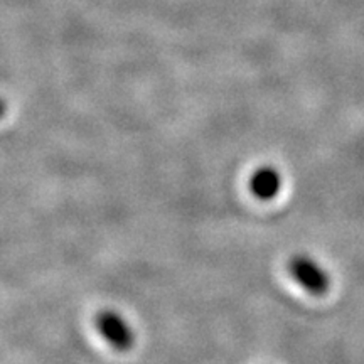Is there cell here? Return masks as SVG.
<instances>
[{
    "label": "cell",
    "mask_w": 364,
    "mask_h": 364,
    "mask_svg": "<svg viewBox=\"0 0 364 364\" xmlns=\"http://www.w3.org/2000/svg\"><path fill=\"white\" fill-rule=\"evenodd\" d=\"M290 273L295 279V282L300 287L307 290V292L321 295L326 294L327 289H329L331 280L327 272L322 268L316 260H312L311 257H306V255H297V257L292 258L289 267Z\"/></svg>",
    "instance_id": "obj_1"
},
{
    "label": "cell",
    "mask_w": 364,
    "mask_h": 364,
    "mask_svg": "<svg viewBox=\"0 0 364 364\" xmlns=\"http://www.w3.org/2000/svg\"><path fill=\"white\" fill-rule=\"evenodd\" d=\"M98 331L105 339L117 349H129L134 344V332L129 322L120 314L107 311L102 312L97 318Z\"/></svg>",
    "instance_id": "obj_2"
},
{
    "label": "cell",
    "mask_w": 364,
    "mask_h": 364,
    "mask_svg": "<svg viewBox=\"0 0 364 364\" xmlns=\"http://www.w3.org/2000/svg\"><path fill=\"white\" fill-rule=\"evenodd\" d=\"M282 177L273 167H260L250 179V189L262 201L273 199L280 193Z\"/></svg>",
    "instance_id": "obj_3"
}]
</instances>
